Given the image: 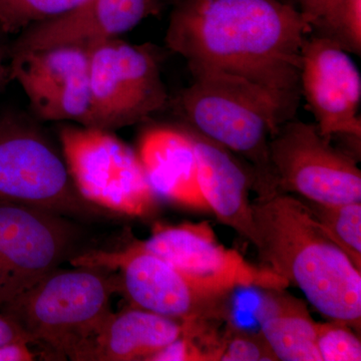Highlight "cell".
I'll return each mask as SVG.
<instances>
[{"instance_id": "6da1fadb", "label": "cell", "mask_w": 361, "mask_h": 361, "mask_svg": "<svg viewBox=\"0 0 361 361\" xmlns=\"http://www.w3.org/2000/svg\"><path fill=\"white\" fill-rule=\"evenodd\" d=\"M165 42L194 78L222 80L272 106L280 123L300 104L310 23L289 0H174Z\"/></svg>"}, {"instance_id": "7a4b0ae2", "label": "cell", "mask_w": 361, "mask_h": 361, "mask_svg": "<svg viewBox=\"0 0 361 361\" xmlns=\"http://www.w3.org/2000/svg\"><path fill=\"white\" fill-rule=\"evenodd\" d=\"M257 248L267 268L298 287L325 317L361 324V270L327 236L303 202L278 189L252 203Z\"/></svg>"}, {"instance_id": "3957f363", "label": "cell", "mask_w": 361, "mask_h": 361, "mask_svg": "<svg viewBox=\"0 0 361 361\" xmlns=\"http://www.w3.org/2000/svg\"><path fill=\"white\" fill-rule=\"evenodd\" d=\"M121 292L118 275L99 268H58L32 288L1 306L56 360H75L80 349L110 317L111 298Z\"/></svg>"}, {"instance_id": "277c9868", "label": "cell", "mask_w": 361, "mask_h": 361, "mask_svg": "<svg viewBox=\"0 0 361 361\" xmlns=\"http://www.w3.org/2000/svg\"><path fill=\"white\" fill-rule=\"evenodd\" d=\"M174 108L190 129L250 161L259 191L277 188L269 142L281 123L270 104L229 82L194 78Z\"/></svg>"}, {"instance_id": "5b68a950", "label": "cell", "mask_w": 361, "mask_h": 361, "mask_svg": "<svg viewBox=\"0 0 361 361\" xmlns=\"http://www.w3.org/2000/svg\"><path fill=\"white\" fill-rule=\"evenodd\" d=\"M73 218L94 212L78 194L63 157L32 118L0 114V202Z\"/></svg>"}, {"instance_id": "8992f818", "label": "cell", "mask_w": 361, "mask_h": 361, "mask_svg": "<svg viewBox=\"0 0 361 361\" xmlns=\"http://www.w3.org/2000/svg\"><path fill=\"white\" fill-rule=\"evenodd\" d=\"M59 137L71 180L85 201L135 217L154 210L157 194L139 156L113 130L61 123Z\"/></svg>"}, {"instance_id": "52a82bcc", "label": "cell", "mask_w": 361, "mask_h": 361, "mask_svg": "<svg viewBox=\"0 0 361 361\" xmlns=\"http://www.w3.org/2000/svg\"><path fill=\"white\" fill-rule=\"evenodd\" d=\"M90 59L92 127H129L168 106L156 45L106 40L90 49Z\"/></svg>"}, {"instance_id": "ba28073f", "label": "cell", "mask_w": 361, "mask_h": 361, "mask_svg": "<svg viewBox=\"0 0 361 361\" xmlns=\"http://www.w3.org/2000/svg\"><path fill=\"white\" fill-rule=\"evenodd\" d=\"M75 267L118 271L121 292L135 307L184 322H198L231 289L183 272L134 243L120 251H90L70 259Z\"/></svg>"}, {"instance_id": "9c48e42d", "label": "cell", "mask_w": 361, "mask_h": 361, "mask_svg": "<svg viewBox=\"0 0 361 361\" xmlns=\"http://www.w3.org/2000/svg\"><path fill=\"white\" fill-rule=\"evenodd\" d=\"M277 188L323 206L361 201V172L356 161L334 148L315 123L296 121L280 126L269 142Z\"/></svg>"}, {"instance_id": "30bf717a", "label": "cell", "mask_w": 361, "mask_h": 361, "mask_svg": "<svg viewBox=\"0 0 361 361\" xmlns=\"http://www.w3.org/2000/svg\"><path fill=\"white\" fill-rule=\"evenodd\" d=\"M78 239L80 230L66 216L0 202V306L58 269Z\"/></svg>"}, {"instance_id": "8fae6325", "label": "cell", "mask_w": 361, "mask_h": 361, "mask_svg": "<svg viewBox=\"0 0 361 361\" xmlns=\"http://www.w3.org/2000/svg\"><path fill=\"white\" fill-rule=\"evenodd\" d=\"M11 75L23 87L37 120L92 127L90 49L61 45L13 52Z\"/></svg>"}, {"instance_id": "7c38bea8", "label": "cell", "mask_w": 361, "mask_h": 361, "mask_svg": "<svg viewBox=\"0 0 361 361\" xmlns=\"http://www.w3.org/2000/svg\"><path fill=\"white\" fill-rule=\"evenodd\" d=\"M300 90L325 139L348 135L360 140V71L338 42L313 32L306 37Z\"/></svg>"}, {"instance_id": "4fadbf2b", "label": "cell", "mask_w": 361, "mask_h": 361, "mask_svg": "<svg viewBox=\"0 0 361 361\" xmlns=\"http://www.w3.org/2000/svg\"><path fill=\"white\" fill-rule=\"evenodd\" d=\"M134 244L191 276L231 290L236 287H259L282 291L289 286L283 277L269 268L253 265L238 252L220 244L206 222L161 226L149 239Z\"/></svg>"}, {"instance_id": "5bb4252c", "label": "cell", "mask_w": 361, "mask_h": 361, "mask_svg": "<svg viewBox=\"0 0 361 361\" xmlns=\"http://www.w3.org/2000/svg\"><path fill=\"white\" fill-rule=\"evenodd\" d=\"M174 0H87L70 13L26 28L11 42V54L61 45L90 49L118 39L149 16H159Z\"/></svg>"}, {"instance_id": "9a60e30c", "label": "cell", "mask_w": 361, "mask_h": 361, "mask_svg": "<svg viewBox=\"0 0 361 361\" xmlns=\"http://www.w3.org/2000/svg\"><path fill=\"white\" fill-rule=\"evenodd\" d=\"M137 154L157 195L192 208L208 209L199 187L193 135L186 126L149 127L140 137Z\"/></svg>"}, {"instance_id": "2e32d148", "label": "cell", "mask_w": 361, "mask_h": 361, "mask_svg": "<svg viewBox=\"0 0 361 361\" xmlns=\"http://www.w3.org/2000/svg\"><path fill=\"white\" fill-rule=\"evenodd\" d=\"M190 329L191 322L134 306L111 313L96 336L80 349L75 361L147 360Z\"/></svg>"}, {"instance_id": "e0dca14e", "label": "cell", "mask_w": 361, "mask_h": 361, "mask_svg": "<svg viewBox=\"0 0 361 361\" xmlns=\"http://www.w3.org/2000/svg\"><path fill=\"white\" fill-rule=\"evenodd\" d=\"M187 128L193 135L199 187L207 207L220 222L254 244L256 230L248 196L250 178L231 152Z\"/></svg>"}, {"instance_id": "ac0fdd59", "label": "cell", "mask_w": 361, "mask_h": 361, "mask_svg": "<svg viewBox=\"0 0 361 361\" xmlns=\"http://www.w3.org/2000/svg\"><path fill=\"white\" fill-rule=\"evenodd\" d=\"M260 313L261 334L277 360L322 361L316 322L300 301L286 296L269 298Z\"/></svg>"}, {"instance_id": "d6986e66", "label": "cell", "mask_w": 361, "mask_h": 361, "mask_svg": "<svg viewBox=\"0 0 361 361\" xmlns=\"http://www.w3.org/2000/svg\"><path fill=\"white\" fill-rule=\"evenodd\" d=\"M317 205V204H315ZM322 229L361 270V203L310 207Z\"/></svg>"}, {"instance_id": "ffe728a7", "label": "cell", "mask_w": 361, "mask_h": 361, "mask_svg": "<svg viewBox=\"0 0 361 361\" xmlns=\"http://www.w3.org/2000/svg\"><path fill=\"white\" fill-rule=\"evenodd\" d=\"M87 0H0V32L20 35L37 23L70 13Z\"/></svg>"}, {"instance_id": "44dd1931", "label": "cell", "mask_w": 361, "mask_h": 361, "mask_svg": "<svg viewBox=\"0 0 361 361\" xmlns=\"http://www.w3.org/2000/svg\"><path fill=\"white\" fill-rule=\"evenodd\" d=\"M313 33L330 37L351 52L342 0H294Z\"/></svg>"}, {"instance_id": "7402d4cb", "label": "cell", "mask_w": 361, "mask_h": 361, "mask_svg": "<svg viewBox=\"0 0 361 361\" xmlns=\"http://www.w3.org/2000/svg\"><path fill=\"white\" fill-rule=\"evenodd\" d=\"M316 343L322 361H360L361 342L346 323H316Z\"/></svg>"}, {"instance_id": "603a6c76", "label": "cell", "mask_w": 361, "mask_h": 361, "mask_svg": "<svg viewBox=\"0 0 361 361\" xmlns=\"http://www.w3.org/2000/svg\"><path fill=\"white\" fill-rule=\"evenodd\" d=\"M213 360L218 361H275L267 342L260 336L253 334H233L228 337L219 348H215Z\"/></svg>"}, {"instance_id": "cb8c5ba5", "label": "cell", "mask_w": 361, "mask_h": 361, "mask_svg": "<svg viewBox=\"0 0 361 361\" xmlns=\"http://www.w3.org/2000/svg\"><path fill=\"white\" fill-rule=\"evenodd\" d=\"M149 361H207L209 356L197 346L193 332L187 331L179 338L149 356Z\"/></svg>"}, {"instance_id": "d4e9b609", "label": "cell", "mask_w": 361, "mask_h": 361, "mask_svg": "<svg viewBox=\"0 0 361 361\" xmlns=\"http://www.w3.org/2000/svg\"><path fill=\"white\" fill-rule=\"evenodd\" d=\"M351 52L361 51V0H342Z\"/></svg>"}, {"instance_id": "484cf974", "label": "cell", "mask_w": 361, "mask_h": 361, "mask_svg": "<svg viewBox=\"0 0 361 361\" xmlns=\"http://www.w3.org/2000/svg\"><path fill=\"white\" fill-rule=\"evenodd\" d=\"M11 342H27L32 345V338L20 325L9 316L0 313V345Z\"/></svg>"}, {"instance_id": "4316f807", "label": "cell", "mask_w": 361, "mask_h": 361, "mask_svg": "<svg viewBox=\"0 0 361 361\" xmlns=\"http://www.w3.org/2000/svg\"><path fill=\"white\" fill-rule=\"evenodd\" d=\"M32 344L27 342H11L0 345V361H30L35 360Z\"/></svg>"}, {"instance_id": "83f0119b", "label": "cell", "mask_w": 361, "mask_h": 361, "mask_svg": "<svg viewBox=\"0 0 361 361\" xmlns=\"http://www.w3.org/2000/svg\"><path fill=\"white\" fill-rule=\"evenodd\" d=\"M11 82V40L0 32V94Z\"/></svg>"}]
</instances>
